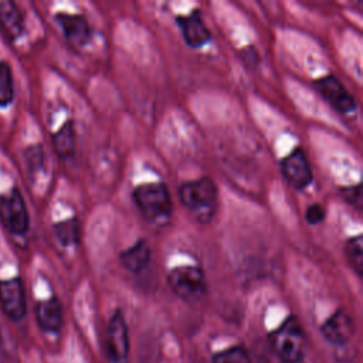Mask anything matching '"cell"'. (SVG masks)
<instances>
[{
    "instance_id": "obj_5",
    "label": "cell",
    "mask_w": 363,
    "mask_h": 363,
    "mask_svg": "<svg viewBox=\"0 0 363 363\" xmlns=\"http://www.w3.org/2000/svg\"><path fill=\"white\" fill-rule=\"evenodd\" d=\"M0 220L13 234H24L28 230V211L18 189L0 196Z\"/></svg>"
},
{
    "instance_id": "obj_13",
    "label": "cell",
    "mask_w": 363,
    "mask_h": 363,
    "mask_svg": "<svg viewBox=\"0 0 363 363\" xmlns=\"http://www.w3.org/2000/svg\"><path fill=\"white\" fill-rule=\"evenodd\" d=\"M37 320L41 329L47 332H57L62 323V308L57 298L41 301L35 309Z\"/></svg>"
},
{
    "instance_id": "obj_15",
    "label": "cell",
    "mask_w": 363,
    "mask_h": 363,
    "mask_svg": "<svg viewBox=\"0 0 363 363\" xmlns=\"http://www.w3.org/2000/svg\"><path fill=\"white\" fill-rule=\"evenodd\" d=\"M0 27L10 38H17L23 31V16L13 1H0Z\"/></svg>"
},
{
    "instance_id": "obj_10",
    "label": "cell",
    "mask_w": 363,
    "mask_h": 363,
    "mask_svg": "<svg viewBox=\"0 0 363 363\" xmlns=\"http://www.w3.org/2000/svg\"><path fill=\"white\" fill-rule=\"evenodd\" d=\"M354 332L353 319L345 309L336 311L326 322L322 325L323 337L333 345L346 343Z\"/></svg>"
},
{
    "instance_id": "obj_19",
    "label": "cell",
    "mask_w": 363,
    "mask_h": 363,
    "mask_svg": "<svg viewBox=\"0 0 363 363\" xmlns=\"http://www.w3.org/2000/svg\"><path fill=\"white\" fill-rule=\"evenodd\" d=\"M14 98L11 69L7 62H0V106L9 105Z\"/></svg>"
},
{
    "instance_id": "obj_1",
    "label": "cell",
    "mask_w": 363,
    "mask_h": 363,
    "mask_svg": "<svg viewBox=\"0 0 363 363\" xmlns=\"http://www.w3.org/2000/svg\"><path fill=\"white\" fill-rule=\"evenodd\" d=\"M133 200L149 223L155 225L169 223L173 207L169 190L162 182L139 184L133 190Z\"/></svg>"
},
{
    "instance_id": "obj_12",
    "label": "cell",
    "mask_w": 363,
    "mask_h": 363,
    "mask_svg": "<svg viewBox=\"0 0 363 363\" xmlns=\"http://www.w3.org/2000/svg\"><path fill=\"white\" fill-rule=\"evenodd\" d=\"M177 23L183 33L184 41L194 48L204 45L210 40V30L201 18L200 11L194 10L187 16L177 17Z\"/></svg>"
},
{
    "instance_id": "obj_22",
    "label": "cell",
    "mask_w": 363,
    "mask_h": 363,
    "mask_svg": "<svg viewBox=\"0 0 363 363\" xmlns=\"http://www.w3.org/2000/svg\"><path fill=\"white\" fill-rule=\"evenodd\" d=\"M26 159H27V164L31 170L40 169L43 166V162H44L41 146H31L30 149H27Z\"/></svg>"
},
{
    "instance_id": "obj_9",
    "label": "cell",
    "mask_w": 363,
    "mask_h": 363,
    "mask_svg": "<svg viewBox=\"0 0 363 363\" xmlns=\"http://www.w3.org/2000/svg\"><path fill=\"white\" fill-rule=\"evenodd\" d=\"M0 303L13 320H20L26 315V298L20 278L0 281Z\"/></svg>"
},
{
    "instance_id": "obj_3",
    "label": "cell",
    "mask_w": 363,
    "mask_h": 363,
    "mask_svg": "<svg viewBox=\"0 0 363 363\" xmlns=\"http://www.w3.org/2000/svg\"><path fill=\"white\" fill-rule=\"evenodd\" d=\"M271 345L282 363H299L305 354V333L299 320L289 316L271 335Z\"/></svg>"
},
{
    "instance_id": "obj_8",
    "label": "cell",
    "mask_w": 363,
    "mask_h": 363,
    "mask_svg": "<svg viewBox=\"0 0 363 363\" xmlns=\"http://www.w3.org/2000/svg\"><path fill=\"white\" fill-rule=\"evenodd\" d=\"M282 174L295 189L302 190L312 182V170L302 149H295L282 160Z\"/></svg>"
},
{
    "instance_id": "obj_4",
    "label": "cell",
    "mask_w": 363,
    "mask_h": 363,
    "mask_svg": "<svg viewBox=\"0 0 363 363\" xmlns=\"http://www.w3.org/2000/svg\"><path fill=\"white\" fill-rule=\"evenodd\" d=\"M170 289L184 301H196L206 292L204 272L199 267L183 265L173 268L167 275Z\"/></svg>"
},
{
    "instance_id": "obj_20",
    "label": "cell",
    "mask_w": 363,
    "mask_h": 363,
    "mask_svg": "<svg viewBox=\"0 0 363 363\" xmlns=\"http://www.w3.org/2000/svg\"><path fill=\"white\" fill-rule=\"evenodd\" d=\"M213 363H251V359L242 346H234L217 353Z\"/></svg>"
},
{
    "instance_id": "obj_6",
    "label": "cell",
    "mask_w": 363,
    "mask_h": 363,
    "mask_svg": "<svg viewBox=\"0 0 363 363\" xmlns=\"http://www.w3.org/2000/svg\"><path fill=\"white\" fill-rule=\"evenodd\" d=\"M129 350L128 340V328L122 313L118 311L109 320L105 337V353L108 359L113 363L122 362L126 359Z\"/></svg>"
},
{
    "instance_id": "obj_14",
    "label": "cell",
    "mask_w": 363,
    "mask_h": 363,
    "mask_svg": "<svg viewBox=\"0 0 363 363\" xmlns=\"http://www.w3.org/2000/svg\"><path fill=\"white\" fill-rule=\"evenodd\" d=\"M150 261V248L145 240H139L121 254L122 265L130 272L143 271Z\"/></svg>"
},
{
    "instance_id": "obj_18",
    "label": "cell",
    "mask_w": 363,
    "mask_h": 363,
    "mask_svg": "<svg viewBox=\"0 0 363 363\" xmlns=\"http://www.w3.org/2000/svg\"><path fill=\"white\" fill-rule=\"evenodd\" d=\"M345 252L350 267L357 275L363 272V240L360 235L349 238L345 244Z\"/></svg>"
},
{
    "instance_id": "obj_16",
    "label": "cell",
    "mask_w": 363,
    "mask_h": 363,
    "mask_svg": "<svg viewBox=\"0 0 363 363\" xmlns=\"http://www.w3.org/2000/svg\"><path fill=\"white\" fill-rule=\"evenodd\" d=\"M55 152L61 159H71L75 152V132L71 122L64 123L52 136Z\"/></svg>"
},
{
    "instance_id": "obj_17",
    "label": "cell",
    "mask_w": 363,
    "mask_h": 363,
    "mask_svg": "<svg viewBox=\"0 0 363 363\" xmlns=\"http://www.w3.org/2000/svg\"><path fill=\"white\" fill-rule=\"evenodd\" d=\"M54 231L62 245H74L79 241V223L77 218L64 220L55 224Z\"/></svg>"
},
{
    "instance_id": "obj_11",
    "label": "cell",
    "mask_w": 363,
    "mask_h": 363,
    "mask_svg": "<svg viewBox=\"0 0 363 363\" xmlns=\"http://www.w3.org/2000/svg\"><path fill=\"white\" fill-rule=\"evenodd\" d=\"M57 21L60 23L65 38L75 47H84L91 38V28L88 20L82 14H57Z\"/></svg>"
},
{
    "instance_id": "obj_7",
    "label": "cell",
    "mask_w": 363,
    "mask_h": 363,
    "mask_svg": "<svg viewBox=\"0 0 363 363\" xmlns=\"http://www.w3.org/2000/svg\"><path fill=\"white\" fill-rule=\"evenodd\" d=\"M318 92L340 113H353L356 109L354 98L345 85L333 75H326L315 82Z\"/></svg>"
},
{
    "instance_id": "obj_2",
    "label": "cell",
    "mask_w": 363,
    "mask_h": 363,
    "mask_svg": "<svg viewBox=\"0 0 363 363\" xmlns=\"http://www.w3.org/2000/svg\"><path fill=\"white\" fill-rule=\"evenodd\" d=\"M180 201L200 223H208L217 204V187L208 177L187 182L179 189Z\"/></svg>"
},
{
    "instance_id": "obj_21",
    "label": "cell",
    "mask_w": 363,
    "mask_h": 363,
    "mask_svg": "<svg viewBox=\"0 0 363 363\" xmlns=\"http://www.w3.org/2000/svg\"><path fill=\"white\" fill-rule=\"evenodd\" d=\"M342 197L345 199L346 203L356 207L357 210L362 208V186L360 184L343 187L342 189Z\"/></svg>"
},
{
    "instance_id": "obj_23",
    "label": "cell",
    "mask_w": 363,
    "mask_h": 363,
    "mask_svg": "<svg viewBox=\"0 0 363 363\" xmlns=\"http://www.w3.org/2000/svg\"><path fill=\"white\" fill-rule=\"evenodd\" d=\"M323 218H325V208L318 203L311 204L305 211V220L312 225L322 223Z\"/></svg>"
}]
</instances>
